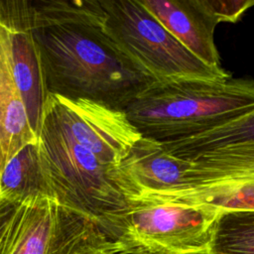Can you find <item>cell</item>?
Wrapping results in <instances>:
<instances>
[{
	"label": "cell",
	"instance_id": "cell-10",
	"mask_svg": "<svg viewBox=\"0 0 254 254\" xmlns=\"http://www.w3.org/2000/svg\"><path fill=\"white\" fill-rule=\"evenodd\" d=\"M7 34L0 25V175L19 150L38 140L12 74Z\"/></svg>",
	"mask_w": 254,
	"mask_h": 254
},
{
	"label": "cell",
	"instance_id": "cell-7",
	"mask_svg": "<svg viewBox=\"0 0 254 254\" xmlns=\"http://www.w3.org/2000/svg\"><path fill=\"white\" fill-rule=\"evenodd\" d=\"M46 109L77 144L107 166H119L142 137L125 111L95 102L49 94Z\"/></svg>",
	"mask_w": 254,
	"mask_h": 254
},
{
	"label": "cell",
	"instance_id": "cell-13",
	"mask_svg": "<svg viewBox=\"0 0 254 254\" xmlns=\"http://www.w3.org/2000/svg\"><path fill=\"white\" fill-rule=\"evenodd\" d=\"M0 196L26 202L54 200V193L44 171L38 140L24 146L4 167L0 175Z\"/></svg>",
	"mask_w": 254,
	"mask_h": 254
},
{
	"label": "cell",
	"instance_id": "cell-2",
	"mask_svg": "<svg viewBox=\"0 0 254 254\" xmlns=\"http://www.w3.org/2000/svg\"><path fill=\"white\" fill-rule=\"evenodd\" d=\"M38 144L55 201L90 219L118 248L124 216L140 196L121 167L98 161L71 138L48 109Z\"/></svg>",
	"mask_w": 254,
	"mask_h": 254
},
{
	"label": "cell",
	"instance_id": "cell-1",
	"mask_svg": "<svg viewBox=\"0 0 254 254\" xmlns=\"http://www.w3.org/2000/svg\"><path fill=\"white\" fill-rule=\"evenodd\" d=\"M101 10L31 32L49 94L125 111L155 80L126 57L101 27Z\"/></svg>",
	"mask_w": 254,
	"mask_h": 254
},
{
	"label": "cell",
	"instance_id": "cell-3",
	"mask_svg": "<svg viewBox=\"0 0 254 254\" xmlns=\"http://www.w3.org/2000/svg\"><path fill=\"white\" fill-rule=\"evenodd\" d=\"M254 110V78L154 81L126 108L142 137L166 144L226 124Z\"/></svg>",
	"mask_w": 254,
	"mask_h": 254
},
{
	"label": "cell",
	"instance_id": "cell-5",
	"mask_svg": "<svg viewBox=\"0 0 254 254\" xmlns=\"http://www.w3.org/2000/svg\"><path fill=\"white\" fill-rule=\"evenodd\" d=\"M222 209L144 195L125 216L120 254H208Z\"/></svg>",
	"mask_w": 254,
	"mask_h": 254
},
{
	"label": "cell",
	"instance_id": "cell-15",
	"mask_svg": "<svg viewBox=\"0 0 254 254\" xmlns=\"http://www.w3.org/2000/svg\"><path fill=\"white\" fill-rule=\"evenodd\" d=\"M208 254H254V210H222Z\"/></svg>",
	"mask_w": 254,
	"mask_h": 254
},
{
	"label": "cell",
	"instance_id": "cell-8",
	"mask_svg": "<svg viewBox=\"0 0 254 254\" xmlns=\"http://www.w3.org/2000/svg\"><path fill=\"white\" fill-rule=\"evenodd\" d=\"M141 4L191 54L206 65L223 68L214 43L219 24L206 0H143Z\"/></svg>",
	"mask_w": 254,
	"mask_h": 254
},
{
	"label": "cell",
	"instance_id": "cell-4",
	"mask_svg": "<svg viewBox=\"0 0 254 254\" xmlns=\"http://www.w3.org/2000/svg\"><path fill=\"white\" fill-rule=\"evenodd\" d=\"M101 27L115 46L155 81L224 79L184 47L139 0H98Z\"/></svg>",
	"mask_w": 254,
	"mask_h": 254
},
{
	"label": "cell",
	"instance_id": "cell-12",
	"mask_svg": "<svg viewBox=\"0 0 254 254\" xmlns=\"http://www.w3.org/2000/svg\"><path fill=\"white\" fill-rule=\"evenodd\" d=\"M94 6L95 0H0V25L31 33L84 18Z\"/></svg>",
	"mask_w": 254,
	"mask_h": 254
},
{
	"label": "cell",
	"instance_id": "cell-6",
	"mask_svg": "<svg viewBox=\"0 0 254 254\" xmlns=\"http://www.w3.org/2000/svg\"><path fill=\"white\" fill-rule=\"evenodd\" d=\"M14 254H120L88 218L51 199L23 202Z\"/></svg>",
	"mask_w": 254,
	"mask_h": 254
},
{
	"label": "cell",
	"instance_id": "cell-17",
	"mask_svg": "<svg viewBox=\"0 0 254 254\" xmlns=\"http://www.w3.org/2000/svg\"><path fill=\"white\" fill-rule=\"evenodd\" d=\"M23 203L0 196V254H14L22 227Z\"/></svg>",
	"mask_w": 254,
	"mask_h": 254
},
{
	"label": "cell",
	"instance_id": "cell-11",
	"mask_svg": "<svg viewBox=\"0 0 254 254\" xmlns=\"http://www.w3.org/2000/svg\"><path fill=\"white\" fill-rule=\"evenodd\" d=\"M7 46L14 80L27 109L32 129L38 136L49 92L37 45L31 33L8 30Z\"/></svg>",
	"mask_w": 254,
	"mask_h": 254
},
{
	"label": "cell",
	"instance_id": "cell-9",
	"mask_svg": "<svg viewBox=\"0 0 254 254\" xmlns=\"http://www.w3.org/2000/svg\"><path fill=\"white\" fill-rule=\"evenodd\" d=\"M119 166L140 197H169L183 190L190 161L172 156L160 142L141 137Z\"/></svg>",
	"mask_w": 254,
	"mask_h": 254
},
{
	"label": "cell",
	"instance_id": "cell-16",
	"mask_svg": "<svg viewBox=\"0 0 254 254\" xmlns=\"http://www.w3.org/2000/svg\"><path fill=\"white\" fill-rule=\"evenodd\" d=\"M174 200L189 203H207L222 210H254V182L197 192Z\"/></svg>",
	"mask_w": 254,
	"mask_h": 254
},
{
	"label": "cell",
	"instance_id": "cell-18",
	"mask_svg": "<svg viewBox=\"0 0 254 254\" xmlns=\"http://www.w3.org/2000/svg\"><path fill=\"white\" fill-rule=\"evenodd\" d=\"M207 5L213 15L220 22L235 23L242 15L252 6L254 0L244 1H219V0H206Z\"/></svg>",
	"mask_w": 254,
	"mask_h": 254
},
{
	"label": "cell",
	"instance_id": "cell-14",
	"mask_svg": "<svg viewBox=\"0 0 254 254\" xmlns=\"http://www.w3.org/2000/svg\"><path fill=\"white\" fill-rule=\"evenodd\" d=\"M252 142H254V110L202 134L162 144L172 156L190 160L216 149Z\"/></svg>",
	"mask_w": 254,
	"mask_h": 254
}]
</instances>
